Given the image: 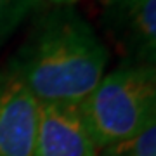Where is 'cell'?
Listing matches in <instances>:
<instances>
[{"instance_id": "5b68a950", "label": "cell", "mask_w": 156, "mask_h": 156, "mask_svg": "<svg viewBox=\"0 0 156 156\" xmlns=\"http://www.w3.org/2000/svg\"><path fill=\"white\" fill-rule=\"evenodd\" d=\"M38 106L11 68L0 71V156H33Z\"/></svg>"}, {"instance_id": "52a82bcc", "label": "cell", "mask_w": 156, "mask_h": 156, "mask_svg": "<svg viewBox=\"0 0 156 156\" xmlns=\"http://www.w3.org/2000/svg\"><path fill=\"white\" fill-rule=\"evenodd\" d=\"M99 156H156V125L125 142L102 149Z\"/></svg>"}, {"instance_id": "7a4b0ae2", "label": "cell", "mask_w": 156, "mask_h": 156, "mask_svg": "<svg viewBox=\"0 0 156 156\" xmlns=\"http://www.w3.org/2000/svg\"><path fill=\"white\" fill-rule=\"evenodd\" d=\"M80 111L99 151L139 135L156 125V68L115 69L80 102Z\"/></svg>"}, {"instance_id": "277c9868", "label": "cell", "mask_w": 156, "mask_h": 156, "mask_svg": "<svg viewBox=\"0 0 156 156\" xmlns=\"http://www.w3.org/2000/svg\"><path fill=\"white\" fill-rule=\"evenodd\" d=\"M80 104L40 102L33 156H99Z\"/></svg>"}, {"instance_id": "3957f363", "label": "cell", "mask_w": 156, "mask_h": 156, "mask_svg": "<svg viewBox=\"0 0 156 156\" xmlns=\"http://www.w3.org/2000/svg\"><path fill=\"white\" fill-rule=\"evenodd\" d=\"M102 21L127 64L156 68V0H106Z\"/></svg>"}, {"instance_id": "ba28073f", "label": "cell", "mask_w": 156, "mask_h": 156, "mask_svg": "<svg viewBox=\"0 0 156 156\" xmlns=\"http://www.w3.org/2000/svg\"><path fill=\"white\" fill-rule=\"evenodd\" d=\"M49 2H52V4H56L59 7V5H73V4H76L78 0H49Z\"/></svg>"}, {"instance_id": "6da1fadb", "label": "cell", "mask_w": 156, "mask_h": 156, "mask_svg": "<svg viewBox=\"0 0 156 156\" xmlns=\"http://www.w3.org/2000/svg\"><path fill=\"white\" fill-rule=\"evenodd\" d=\"M108 49L71 5L40 14L11 69L38 102L80 104L104 76Z\"/></svg>"}, {"instance_id": "8992f818", "label": "cell", "mask_w": 156, "mask_h": 156, "mask_svg": "<svg viewBox=\"0 0 156 156\" xmlns=\"http://www.w3.org/2000/svg\"><path fill=\"white\" fill-rule=\"evenodd\" d=\"M42 0H0V47L30 14L40 12Z\"/></svg>"}]
</instances>
